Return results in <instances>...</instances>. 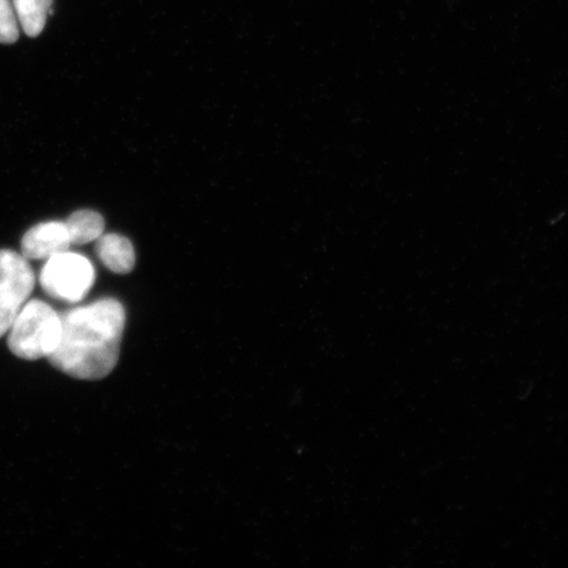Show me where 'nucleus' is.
<instances>
[{"label": "nucleus", "instance_id": "7", "mask_svg": "<svg viewBox=\"0 0 568 568\" xmlns=\"http://www.w3.org/2000/svg\"><path fill=\"white\" fill-rule=\"evenodd\" d=\"M21 28L30 38H38L44 31L53 0H11Z\"/></svg>", "mask_w": 568, "mask_h": 568}, {"label": "nucleus", "instance_id": "5", "mask_svg": "<svg viewBox=\"0 0 568 568\" xmlns=\"http://www.w3.org/2000/svg\"><path fill=\"white\" fill-rule=\"evenodd\" d=\"M70 239L65 222L34 225L21 240V254L27 260H49L69 251Z\"/></svg>", "mask_w": 568, "mask_h": 568}, {"label": "nucleus", "instance_id": "3", "mask_svg": "<svg viewBox=\"0 0 568 568\" xmlns=\"http://www.w3.org/2000/svg\"><path fill=\"white\" fill-rule=\"evenodd\" d=\"M95 282V270L81 254H57L41 268L40 284L57 301L74 304L88 295Z\"/></svg>", "mask_w": 568, "mask_h": 568}, {"label": "nucleus", "instance_id": "4", "mask_svg": "<svg viewBox=\"0 0 568 568\" xmlns=\"http://www.w3.org/2000/svg\"><path fill=\"white\" fill-rule=\"evenodd\" d=\"M34 283L33 270L23 254L0 251V338L30 300Z\"/></svg>", "mask_w": 568, "mask_h": 568}, {"label": "nucleus", "instance_id": "8", "mask_svg": "<svg viewBox=\"0 0 568 568\" xmlns=\"http://www.w3.org/2000/svg\"><path fill=\"white\" fill-rule=\"evenodd\" d=\"M70 244H89L102 236L104 231V220L95 211L81 210L70 215L65 222Z\"/></svg>", "mask_w": 568, "mask_h": 568}, {"label": "nucleus", "instance_id": "1", "mask_svg": "<svg viewBox=\"0 0 568 568\" xmlns=\"http://www.w3.org/2000/svg\"><path fill=\"white\" fill-rule=\"evenodd\" d=\"M59 346L49 355L57 371L82 381H99L116 367L125 331V310L102 300L63 312Z\"/></svg>", "mask_w": 568, "mask_h": 568}, {"label": "nucleus", "instance_id": "6", "mask_svg": "<svg viewBox=\"0 0 568 568\" xmlns=\"http://www.w3.org/2000/svg\"><path fill=\"white\" fill-rule=\"evenodd\" d=\"M97 252L103 264L116 274H128L136 264L131 241L120 234H102L98 239Z\"/></svg>", "mask_w": 568, "mask_h": 568}, {"label": "nucleus", "instance_id": "2", "mask_svg": "<svg viewBox=\"0 0 568 568\" xmlns=\"http://www.w3.org/2000/svg\"><path fill=\"white\" fill-rule=\"evenodd\" d=\"M61 315L51 305L34 300L21 308L9 329L10 351L26 361L49 358L61 338Z\"/></svg>", "mask_w": 568, "mask_h": 568}, {"label": "nucleus", "instance_id": "9", "mask_svg": "<svg viewBox=\"0 0 568 568\" xmlns=\"http://www.w3.org/2000/svg\"><path fill=\"white\" fill-rule=\"evenodd\" d=\"M19 39V21L11 0H0V44H13Z\"/></svg>", "mask_w": 568, "mask_h": 568}]
</instances>
